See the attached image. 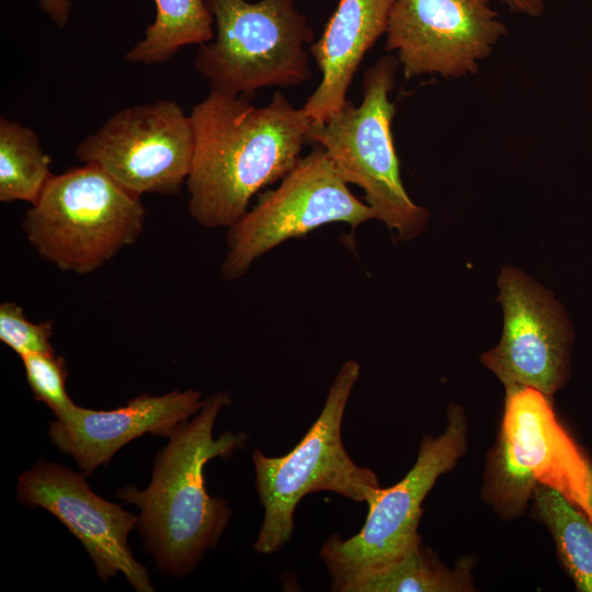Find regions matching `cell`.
<instances>
[{"mask_svg":"<svg viewBox=\"0 0 592 592\" xmlns=\"http://www.w3.org/2000/svg\"><path fill=\"white\" fill-rule=\"evenodd\" d=\"M195 135L191 116L172 100L124 107L76 147L82 163L94 164L127 191L173 195L192 169Z\"/></svg>","mask_w":592,"mask_h":592,"instance_id":"obj_10","label":"cell"},{"mask_svg":"<svg viewBox=\"0 0 592 592\" xmlns=\"http://www.w3.org/2000/svg\"><path fill=\"white\" fill-rule=\"evenodd\" d=\"M505 389L499 436L488 456L485 501L501 517L514 519L543 485L592 522V462L557 419L550 397L527 386Z\"/></svg>","mask_w":592,"mask_h":592,"instance_id":"obj_4","label":"cell"},{"mask_svg":"<svg viewBox=\"0 0 592 592\" xmlns=\"http://www.w3.org/2000/svg\"><path fill=\"white\" fill-rule=\"evenodd\" d=\"M399 67L397 57L379 58L363 77L361 104L348 100L327 121L311 122L309 141L325 149L348 184L364 191L376 219L410 241L425 229L429 213L410 198L400 175L391 127L396 105L390 100Z\"/></svg>","mask_w":592,"mask_h":592,"instance_id":"obj_6","label":"cell"},{"mask_svg":"<svg viewBox=\"0 0 592 592\" xmlns=\"http://www.w3.org/2000/svg\"><path fill=\"white\" fill-rule=\"evenodd\" d=\"M491 0H396L386 50L396 52L406 79L475 75L508 34Z\"/></svg>","mask_w":592,"mask_h":592,"instance_id":"obj_11","label":"cell"},{"mask_svg":"<svg viewBox=\"0 0 592 592\" xmlns=\"http://www.w3.org/2000/svg\"><path fill=\"white\" fill-rule=\"evenodd\" d=\"M471 562L444 567L421 544L398 560L346 582L340 592H463L473 589Z\"/></svg>","mask_w":592,"mask_h":592,"instance_id":"obj_16","label":"cell"},{"mask_svg":"<svg viewBox=\"0 0 592 592\" xmlns=\"http://www.w3.org/2000/svg\"><path fill=\"white\" fill-rule=\"evenodd\" d=\"M145 218L140 196L86 163L53 174L22 228L44 260L60 271L87 274L134 244Z\"/></svg>","mask_w":592,"mask_h":592,"instance_id":"obj_3","label":"cell"},{"mask_svg":"<svg viewBox=\"0 0 592 592\" xmlns=\"http://www.w3.org/2000/svg\"><path fill=\"white\" fill-rule=\"evenodd\" d=\"M360 371L354 360L343 363L319 417L291 452L271 457L254 451L255 483L264 508L253 545L258 553H275L289 540L295 509L306 494L332 491L368 503L382 488L374 471L352 460L341 437L344 411Z\"/></svg>","mask_w":592,"mask_h":592,"instance_id":"obj_5","label":"cell"},{"mask_svg":"<svg viewBox=\"0 0 592 592\" xmlns=\"http://www.w3.org/2000/svg\"><path fill=\"white\" fill-rule=\"evenodd\" d=\"M506 4L514 13H521L531 18H538L545 11L544 0H499Z\"/></svg>","mask_w":592,"mask_h":592,"instance_id":"obj_23","label":"cell"},{"mask_svg":"<svg viewBox=\"0 0 592 592\" xmlns=\"http://www.w3.org/2000/svg\"><path fill=\"white\" fill-rule=\"evenodd\" d=\"M591 506H592V496H591Z\"/></svg>","mask_w":592,"mask_h":592,"instance_id":"obj_24","label":"cell"},{"mask_svg":"<svg viewBox=\"0 0 592 592\" xmlns=\"http://www.w3.org/2000/svg\"><path fill=\"white\" fill-rule=\"evenodd\" d=\"M53 322L30 321L23 307L13 301L0 305V341L13 350L20 357L35 353L55 352L50 344Z\"/></svg>","mask_w":592,"mask_h":592,"instance_id":"obj_21","label":"cell"},{"mask_svg":"<svg viewBox=\"0 0 592 592\" xmlns=\"http://www.w3.org/2000/svg\"><path fill=\"white\" fill-rule=\"evenodd\" d=\"M26 380L37 401L45 403L57 419L65 418L77 405L68 396V371L64 357L52 353L27 354L21 357Z\"/></svg>","mask_w":592,"mask_h":592,"instance_id":"obj_20","label":"cell"},{"mask_svg":"<svg viewBox=\"0 0 592 592\" xmlns=\"http://www.w3.org/2000/svg\"><path fill=\"white\" fill-rule=\"evenodd\" d=\"M498 286L502 335L480 361L505 388L527 386L551 397L569 374L570 321L553 295L517 269L504 266Z\"/></svg>","mask_w":592,"mask_h":592,"instance_id":"obj_12","label":"cell"},{"mask_svg":"<svg viewBox=\"0 0 592 592\" xmlns=\"http://www.w3.org/2000/svg\"><path fill=\"white\" fill-rule=\"evenodd\" d=\"M52 159L36 133L19 122L0 118V201L33 204L53 177Z\"/></svg>","mask_w":592,"mask_h":592,"instance_id":"obj_19","label":"cell"},{"mask_svg":"<svg viewBox=\"0 0 592 592\" xmlns=\"http://www.w3.org/2000/svg\"><path fill=\"white\" fill-rule=\"evenodd\" d=\"M535 511L549 530L559 560L580 592H592V522L559 491L538 485Z\"/></svg>","mask_w":592,"mask_h":592,"instance_id":"obj_18","label":"cell"},{"mask_svg":"<svg viewBox=\"0 0 592 592\" xmlns=\"http://www.w3.org/2000/svg\"><path fill=\"white\" fill-rule=\"evenodd\" d=\"M371 219H376L373 209L350 191L328 153L317 147L227 228L221 278L238 280L286 240L332 223L355 229Z\"/></svg>","mask_w":592,"mask_h":592,"instance_id":"obj_9","label":"cell"},{"mask_svg":"<svg viewBox=\"0 0 592 592\" xmlns=\"http://www.w3.org/2000/svg\"><path fill=\"white\" fill-rule=\"evenodd\" d=\"M396 0H340L309 53L321 80L303 109L311 122L341 111L354 75L378 38L386 34Z\"/></svg>","mask_w":592,"mask_h":592,"instance_id":"obj_15","label":"cell"},{"mask_svg":"<svg viewBox=\"0 0 592 592\" xmlns=\"http://www.w3.org/2000/svg\"><path fill=\"white\" fill-rule=\"evenodd\" d=\"M466 446L464 409L452 405L443 433L425 436L406 476L389 488H380L367 503L361 531L348 539L333 534L322 545L320 556L332 578V590L339 591L352 579L398 560L421 544L422 502L437 478L454 468Z\"/></svg>","mask_w":592,"mask_h":592,"instance_id":"obj_8","label":"cell"},{"mask_svg":"<svg viewBox=\"0 0 592 592\" xmlns=\"http://www.w3.org/2000/svg\"><path fill=\"white\" fill-rule=\"evenodd\" d=\"M229 403L227 392L207 397L197 414L180 424L158 453L148 487H127L116 492L139 508L138 530L164 573L183 576L191 571L227 526V502L208 494L204 467L208 460L228 457L246 444L243 432L213 436L216 418Z\"/></svg>","mask_w":592,"mask_h":592,"instance_id":"obj_2","label":"cell"},{"mask_svg":"<svg viewBox=\"0 0 592 592\" xmlns=\"http://www.w3.org/2000/svg\"><path fill=\"white\" fill-rule=\"evenodd\" d=\"M16 487L22 503L48 511L79 539L102 580L121 572L136 591H155L128 546L138 517L94 493L82 474L38 462L19 477Z\"/></svg>","mask_w":592,"mask_h":592,"instance_id":"obj_13","label":"cell"},{"mask_svg":"<svg viewBox=\"0 0 592 592\" xmlns=\"http://www.w3.org/2000/svg\"><path fill=\"white\" fill-rule=\"evenodd\" d=\"M247 95L210 91L190 114L195 151L187 212L206 228H229L261 189L281 181L309 141L311 119L275 92L254 106Z\"/></svg>","mask_w":592,"mask_h":592,"instance_id":"obj_1","label":"cell"},{"mask_svg":"<svg viewBox=\"0 0 592 592\" xmlns=\"http://www.w3.org/2000/svg\"><path fill=\"white\" fill-rule=\"evenodd\" d=\"M214 37L200 46L196 70L210 91L251 96L265 87H297L310 80L314 39L294 0H206Z\"/></svg>","mask_w":592,"mask_h":592,"instance_id":"obj_7","label":"cell"},{"mask_svg":"<svg viewBox=\"0 0 592 592\" xmlns=\"http://www.w3.org/2000/svg\"><path fill=\"white\" fill-rule=\"evenodd\" d=\"M156 16L144 37L125 55L134 64H160L186 45H203L214 37V19L206 0H153Z\"/></svg>","mask_w":592,"mask_h":592,"instance_id":"obj_17","label":"cell"},{"mask_svg":"<svg viewBox=\"0 0 592 592\" xmlns=\"http://www.w3.org/2000/svg\"><path fill=\"white\" fill-rule=\"evenodd\" d=\"M43 12L59 27L70 19L71 0H37Z\"/></svg>","mask_w":592,"mask_h":592,"instance_id":"obj_22","label":"cell"},{"mask_svg":"<svg viewBox=\"0 0 592 592\" xmlns=\"http://www.w3.org/2000/svg\"><path fill=\"white\" fill-rule=\"evenodd\" d=\"M201 397L200 391L186 389L162 396L141 394L112 410L76 406L65 418L50 423L48 434L84 475H90L99 466L107 465L125 444L144 434L169 437L201 409Z\"/></svg>","mask_w":592,"mask_h":592,"instance_id":"obj_14","label":"cell"}]
</instances>
